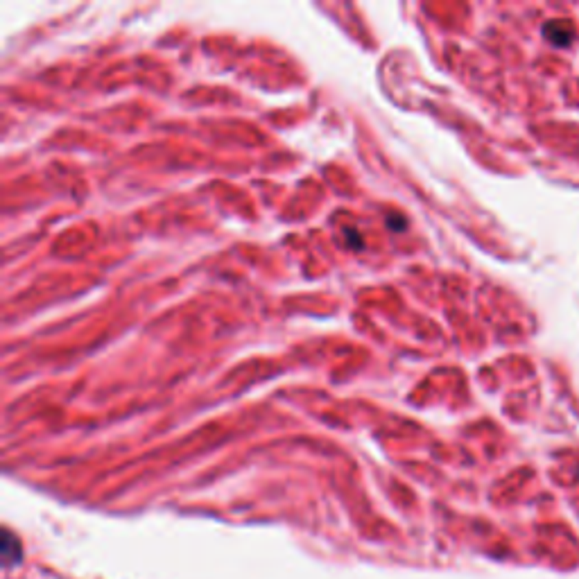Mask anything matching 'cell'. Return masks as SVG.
<instances>
[{"instance_id":"6da1fadb","label":"cell","mask_w":579,"mask_h":579,"mask_svg":"<svg viewBox=\"0 0 579 579\" xmlns=\"http://www.w3.org/2000/svg\"><path fill=\"white\" fill-rule=\"evenodd\" d=\"M543 34L547 41H552L554 45H568L573 41V27L568 21H552L543 27Z\"/></svg>"},{"instance_id":"7a4b0ae2","label":"cell","mask_w":579,"mask_h":579,"mask_svg":"<svg viewBox=\"0 0 579 579\" xmlns=\"http://www.w3.org/2000/svg\"><path fill=\"white\" fill-rule=\"evenodd\" d=\"M3 559L5 566H12V563L21 561V543L12 536V532H5L3 534Z\"/></svg>"}]
</instances>
